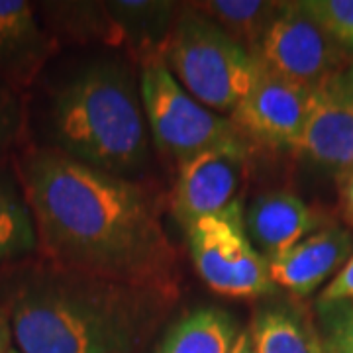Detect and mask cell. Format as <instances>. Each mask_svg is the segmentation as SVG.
Segmentation results:
<instances>
[{
	"label": "cell",
	"mask_w": 353,
	"mask_h": 353,
	"mask_svg": "<svg viewBox=\"0 0 353 353\" xmlns=\"http://www.w3.org/2000/svg\"><path fill=\"white\" fill-rule=\"evenodd\" d=\"M39 18L57 43L69 41L77 46L101 43L106 48H122L120 32L104 2L67 0L39 2Z\"/></svg>",
	"instance_id": "9a60e30c"
},
{
	"label": "cell",
	"mask_w": 353,
	"mask_h": 353,
	"mask_svg": "<svg viewBox=\"0 0 353 353\" xmlns=\"http://www.w3.org/2000/svg\"><path fill=\"white\" fill-rule=\"evenodd\" d=\"M255 353H326L314 324L294 304H271L252 322Z\"/></svg>",
	"instance_id": "2e32d148"
},
{
	"label": "cell",
	"mask_w": 353,
	"mask_h": 353,
	"mask_svg": "<svg viewBox=\"0 0 353 353\" xmlns=\"http://www.w3.org/2000/svg\"><path fill=\"white\" fill-rule=\"evenodd\" d=\"M292 152L336 176L353 173V97L343 77L312 92L306 124Z\"/></svg>",
	"instance_id": "30bf717a"
},
{
	"label": "cell",
	"mask_w": 353,
	"mask_h": 353,
	"mask_svg": "<svg viewBox=\"0 0 353 353\" xmlns=\"http://www.w3.org/2000/svg\"><path fill=\"white\" fill-rule=\"evenodd\" d=\"M312 92L259 65L253 87L230 120L253 145L292 150L306 124Z\"/></svg>",
	"instance_id": "9c48e42d"
},
{
	"label": "cell",
	"mask_w": 353,
	"mask_h": 353,
	"mask_svg": "<svg viewBox=\"0 0 353 353\" xmlns=\"http://www.w3.org/2000/svg\"><path fill=\"white\" fill-rule=\"evenodd\" d=\"M240 332L226 310L196 308L169 328L157 353H230Z\"/></svg>",
	"instance_id": "e0dca14e"
},
{
	"label": "cell",
	"mask_w": 353,
	"mask_h": 353,
	"mask_svg": "<svg viewBox=\"0 0 353 353\" xmlns=\"http://www.w3.org/2000/svg\"><path fill=\"white\" fill-rule=\"evenodd\" d=\"M230 353H255L250 328L241 330L240 336H238V340H236V343H234V347H232V352Z\"/></svg>",
	"instance_id": "484cf974"
},
{
	"label": "cell",
	"mask_w": 353,
	"mask_h": 353,
	"mask_svg": "<svg viewBox=\"0 0 353 353\" xmlns=\"http://www.w3.org/2000/svg\"><path fill=\"white\" fill-rule=\"evenodd\" d=\"M250 139L232 141L201 153L176 169L171 208L183 230L204 216L222 214L240 201L250 169Z\"/></svg>",
	"instance_id": "ba28073f"
},
{
	"label": "cell",
	"mask_w": 353,
	"mask_h": 353,
	"mask_svg": "<svg viewBox=\"0 0 353 353\" xmlns=\"http://www.w3.org/2000/svg\"><path fill=\"white\" fill-rule=\"evenodd\" d=\"M163 57L192 99L228 118L245 99L259 73L252 53L190 2L183 4Z\"/></svg>",
	"instance_id": "277c9868"
},
{
	"label": "cell",
	"mask_w": 353,
	"mask_h": 353,
	"mask_svg": "<svg viewBox=\"0 0 353 353\" xmlns=\"http://www.w3.org/2000/svg\"><path fill=\"white\" fill-rule=\"evenodd\" d=\"M34 218L39 257L67 269L150 289L176 301L181 263L159 196L46 145L14 155Z\"/></svg>",
	"instance_id": "6da1fadb"
},
{
	"label": "cell",
	"mask_w": 353,
	"mask_h": 353,
	"mask_svg": "<svg viewBox=\"0 0 353 353\" xmlns=\"http://www.w3.org/2000/svg\"><path fill=\"white\" fill-rule=\"evenodd\" d=\"M322 214L290 190H267L243 208V228L265 261H273L320 230Z\"/></svg>",
	"instance_id": "7c38bea8"
},
{
	"label": "cell",
	"mask_w": 353,
	"mask_h": 353,
	"mask_svg": "<svg viewBox=\"0 0 353 353\" xmlns=\"http://www.w3.org/2000/svg\"><path fill=\"white\" fill-rule=\"evenodd\" d=\"M26 132V102L20 92L0 83V167L14 159Z\"/></svg>",
	"instance_id": "44dd1931"
},
{
	"label": "cell",
	"mask_w": 353,
	"mask_h": 353,
	"mask_svg": "<svg viewBox=\"0 0 353 353\" xmlns=\"http://www.w3.org/2000/svg\"><path fill=\"white\" fill-rule=\"evenodd\" d=\"M338 194H340L341 216L353 228V173L338 176Z\"/></svg>",
	"instance_id": "cb8c5ba5"
},
{
	"label": "cell",
	"mask_w": 353,
	"mask_h": 353,
	"mask_svg": "<svg viewBox=\"0 0 353 353\" xmlns=\"http://www.w3.org/2000/svg\"><path fill=\"white\" fill-rule=\"evenodd\" d=\"M326 328V353H353V306L345 303H318Z\"/></svg>",
	"instance_id": "7402d4cb"
},
{
	"label": "cell",
	"mask_w": 353,
	"mask_h": 353,
	"mask_svg": "<svg viewBox=\"0 0 353 353\" xmlns=\"http://www.w3.org/2000/svg\"><path fill=\"white\" fill-rule=\"evenodd\" d=\"M139 88L153 145L175 169L208 150L248 139L228 116L192 99L163 55L139 65Z\"/></svg>",
	"instance_id": "5b68a950"
},
{
	"label": "cell",
	"mask_w": 353,
	"mask_h": 353,
	"mask_svg": "<svg viewBox=\"0 0 353 353\" xmlns=\"http://www.w3.org/2000/svg\"><path fill=\"white\" fill-rule=\"evenodd\" d=\"M347 55L304 12L301 2H283L255 59L269 73L316 90L345 75Z\"/></svg>",
	"instance_id": "52a82bcc"
},
{
	"label": "cell",
	"mask_w": 353,
	"mask_h": 353,
	"mask_svg": "<svg viewBox=\"0 0 353 353\" xmlns=\"http://www.w3.org/2000/svg\"><path fill=\"white\" fill-rule=\"evenodd\" d=\"M185 232L194 269L214 292L253 301L275 290L269 265L245 234L241 202L222 214L204 216Z\"/></svg>",
	"instance_id": "8992f818"
},
{
	"label": "cell",
	"mask_w": 353,
	"mask_h": 353,
	"mask_svg": "<svg viewBox=\"0 0 353 353\" xmlns=\"http://www.w3.org/2000/svg\"><path fill=\"white\" fill-rule=\"evenodd\" d=\"M8 353H20V352H18L16 347H12V350H10V352H8Z\"/></svg>",
	"instance_id": "83f0119b"
},
{
	"label": "cell",
	"mask_w": 353,
	"mask_h": 353,
	"mask_svg": "<svg viewBox=\"0 0 353 353\" xmlns=\"http://www.w3.org/2000/svg\"><path fill=\"white\" fill-rule=\"evenodd\" d=\"M14 347V334L12 324L8 312L4 310V306L0 304V353H8Z\"/></svg>",
	"instance_id": "d4e9b609"
},
{
	"label": "cell",
	"mask_w": 353,
	"mask_h": 353,
	"mask_svg": "<svg viewBox=\"0 0 353 353\" xmlns=\"http://www.w3.org/2000/svg\"><path fill=\"white\" fill-rule=\"evenodd\" d=\"M343 83H345V87H347V90L352 92L353 97V65L347 69V73L343 75Z\"/></svg>",
	"instance_id": "4316f807"
},
{
	"label": "cell",
	"mask_w": 353,
	"mask_h": 353,
	"mask_svg": "<svg viewBox=\"0 0 353 353\" xmlns=\"http://www.w3.org/2000/svg\"><path fill=\"white\" fill-rule=\"evenodd\" d=\"M301 6L341 50L353 53V0H301Z\"/></svg>",
	"instance_id": "ffe728a7"
},
{
	"label": "cell",
	"mask_w": 353,
	"mask_h": 353,
	"mask_svg": "<svg viewBox=\"0 0 353 353\" xmlns=\"http://www.w3.org/2000/svg\"><path fill=\"white\" fill-rule=\"evenodd\" d=\"M38 253V236L24 190L12 167H0V265Z\"/></svg>",
	"instance_id": "ac0fdd59"
},
{
	"label": "cell",
	"mask_w": 353,
	"mask_h": 353,
	"mask_svg": "<svg viewBox=\"0 0 353 353\" xmlns=\"http://www.w3.org/2000/svg\"><path fill=\"white\" fill-rule=\"evenodd\" d=\"M136 69L128 55H97L63 73L43 101L39 145L139 181L152 165V136Z\"/></svg>",
	"instance_id": "3957f363"
},
{
	"label": "cell",
	"mask_w": 353,
	"mask_h": 353,
	"mask_svg": "<svg viewBox=\"0 0 353 353\" xmlns=\"http://www.w3.org/2000/svg\"><path fill=\"white\" fill-rule=\"evenodd\" d=\"M120 32L122 48L134 63L163 55L185 2L169 0H104Z\"/></svg>",
	"instance_id": "5bb4252c"
},
{
	"label": "cell",
	"mask_w": 353,
	"mask_h": 353,
	"mask_svg": "<svg viewBox=\"0 0 353 353\" xmlns=\"http://www.w3.org/2000/svg\"><path fill=\"white\" fill-rule=\"evenodd\" d=\"M199 12L208 16L243 50L255 53L271 22L281 10L277 0H204L190 2Z\"/></svg>",
	"instance_id": "d6986e66"
},
{
	"label": "cell",
	"mask_w": 353,
	"mask_h": 353,
	"mask_svg": "<svg viewBox=\"0 0 353 353\" xmlns=\"http://www.w3.org/2000/svg\"><path fill=\"white\" fill-rule=\"evenodd\" d=\"M59 43L28 0H0V83L26 97L57 53Z\"/></svg>",
	"instance_id": "8fae6325"
},
{
	"label": "cell",
	"mask_w": 353,
	"mask_h": 353,
	"mask_svg": "<svg viewBox=\"0 0 353 353\" xmlns=\"http://www.w3.org/2000/svg\"><path fill=\"white\" fill-rule=\"evenodd\" d=\"M353 255V234L340 226H324L269 261V275L296 299H306L340 271Z\"/></svg>",
	"instance_id": "4fadbf2b"
},
{
	"label": "cell",
	"mask_w": 353,
	"mask_h": 353,
	"mask_svg": "<svg viewBox=\"0 0 353 353\" xmlns=\"http://www.w3.org/2000/svg\"><path fill=\"white\" fill-rule=\"evenodd\" d=\"M318 303H345L353 306V255L320 292Z\"/></svg>",
	"instance_id": "603a6c76"
},
{
	"label": "cell",
	"mask_w": 353,
	"mask_h": 353,
	"mask_svg": "<svg viewBox=\"0 0 353 353\" xmlns=\"http://www.w3.org/2000/svg\"><path fill=\"white\" fill-rule=\"evenodd\" d=\"M175 303L39 255L0 265V304L20 353H134Z\"/></svg>",
	"instance_id": "7a4b0ae2"
}]
</instances>
